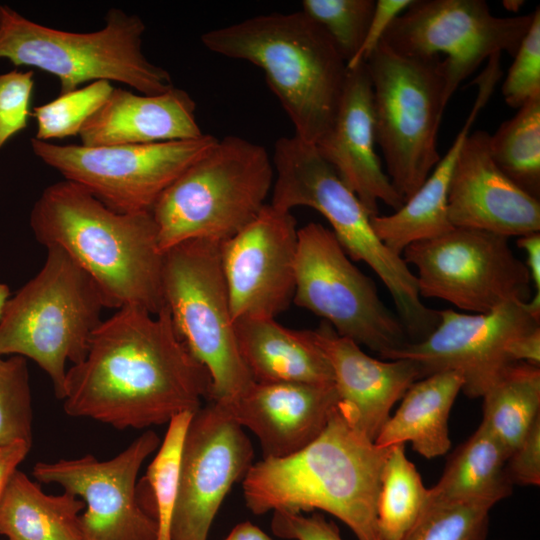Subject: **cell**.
Instances as JSON below:
<instances>
[{
    "label": "cell",
    "mask_w": 540,
    "mask_h": 540,
    "mask_svg": "<svg viewBox=\"0 0 540 540\" xmlns=\"http://www.w3.org/2000/svg\"><path fill=\"white\" fill-rule=\"evenodd\" d=\"M33 409L27 359L0 355V446L32 443Z\"/></svg>",
    "instance_id": "obj_35"
},
{
    "label": "cell",
    "mask_w": 540,
    "mask_h": 540,
    "mask_svg": "<svg viewBox=\"0 0 540 540\" xmlns=\"http://www.w3.org/2000/svg\"><path fill=\"white\" fill-rule=\"evenodd\" d=\"M375 145L372 83L366 62H361L348 68L333 126L315 146L371 217L379 214V202L394 211L405 203L384 171Z\"/></svg>",
    "instance_id": "obj_21"
},
{
    "label": "cell",
    "mask_w": 540,
    "mask_h": 540,
    "mask_svg": "<svg viewBox=\"0 0 540 540\" xmlns=\"http://www.w3.org/2000/svg\"><path fill=\"white\" fill-rule=\"evenodd\" d=\"M10 297V291L6 284L0 283V317L4 308V305Z\"/></svg>",
    "instance_id": "obj_46"
},
{
    "label": "cell",
    "mask_w": 540,
    "mask_h": 540,
    "mask_svg": "<svg viewBox=\"0 0 540 540\" xmlns=\"http://www.w3.org/2000/svg\"><path fill=\"white\" fill-rule=\"evenodd\" d=\"M404 447H390L382 471L377 501L381 540H404L429 505V489Z\"/></svg>",
    "instance_id": "obj_30"
},
{
    "label": "cell",
    "mask_w": 540,
    "mask_h": 540,
    "mask_svg": "<svg viewBox=\"0 0 540 540\" xmlns=\"http://www.w3.org/2000/svg\"><path fill=\"white\" fill-rule=\"evenodd\" d=\"M84 502L68 493L46 494L19 469L0 500V534L7 540H86Z\"/></svg>",
    "instance_id": "obj_27"
},
{
    "label": "cell",
    "mask_w": 540,
    "mask_h": 540,
    "mask_svg": "<svg viewBox=\"0 0 540 540\" xmlns=\"http://www.w3.org/2000/svg\"><path fill=\"white\" fill-rule=\"evenodd\" d=\"M196 103L175 86L161 94L144 95L113 89L83 125L81 145L87 147L151 144L202 136L195 116Z\"/></svg>",
    "instance_id": "obj_23"
},
{
    "label": "cell",
    "mask_w": 540,
    "mask_h": 540,
    "mask_svg": "<svg viewBox=\"0 0 540 540\" xmlns=\"http://www.w3.org/2000/svg\"><path fill=\"white\" fill-rule=\"evenodd\" d=\"M113 89L109 81L98 80L35 106L31 112L37 123L34 138L50 142L79 135L85 122L102 107Z\"/></svg>",
    "instance_id": "obj_33"
},
{
    "label": "cell",
    "mask_w": 540,
    "mask_h": 540,
    "mask_svg": "<svg viewBox=\"0 0 540 540\" xmlns=\"http://www.w3.org/2000/svg\"><path fill=\"white\" fill-rule=\"evenodd\" d=\"M225 540H274L256 525L243 522L236 525Z\"/></svg>",
    "instance_id": "obj_45"
},
{
    "label": "cell",
    "mask_w": 540,
    "mask_h": 540,
    "mask_svg": "<svg viewBox=\"0 0 540 540\" xmlns=\"http://www.w3.org/2000/svg\"><path fill=\"white\" fill-rule=\"evenodd\" d=\"M35 239L64 250L94 281L108 308H165L164 253L151 212H116L80 185L46 187L29 219Z\"/></svg>",
    "instance_id": "obj_2"
},
{
    "label": "cell",
    "mask_w": 540,
    "mask_h": 540,
    "mask_svg": "<svg viewBox=\"0 0 540 540\" xmlns=\"http://www.w3.org/2000/svg\"><path fill=\"white\" fill-rule=\"evenodd\" d=\"M165 307L180 337L211 377L210 401L232 397L254 381L237 346L221 261V242L189 240L164 252Z\"/></svg>",
    "instance_id": "obj_10"
},
{
    "label": "cell",
    "mask_w": 540,
    "mask_h": 540,
    "mask_svg": "<svg viewBox=\"0 0 540 540\" xmlns=\"http://www.w3.org/2000/svg\"><path fill=\"white\" fill-rule=\"evenodd\" d=\"M146 26L134 14L112 8L102 29L78 33L47 27L0 5V59L55 76L60 94L86 82L114 81L144 95L174 87L171 74L143 53Z\"/></svg>",
    "instance_id": "obj_7"
},
{
    "label": "cell",
    "mask_w": 540,
    "mask_h": 540,
    "mask_svg": "<svg viewBox=\"0 0 540 540\" xmlns=\"http://www.w3.org/2000/svg\"><path fill=\"white\" fill-rule=\"evenodd\" d=\"M274 175L263 146L233 135L218 139L154 204L161 251L189 240L223 242L236 235L267 204Z\"/></svg>",
    "instance_id": "obj_8"
},
{
    "label": "cell",
    "mask_w": 540,
    "mask_h": 540,
    "mask_svg": "<svg viewBox=\"0 0 540 540\" xmlns=\"http://www.w3.org/2000/svg\"><path fill=\"white\" fill-rule=\"evenodd\" d=\"M376 144L392 185L406 201L440 160L437 135L448 102L439 56L400 54L380 43L366 60Z\"/></svg>",
    "instance_id": "obj_9"
},
{
    "label": "cell",
    "mask_w": 540,
    "mask_h": 540,
    "mask_svg": "<svg viewBox=\"0 0 540 540\" xmlns=\"http://www.w3.org/2000/svg\"><path fill=\"white\" fill-rule=\"evenodd\" d=\"M298 229L291 211L266 204L233 237L221 242V261L234 322L275 318L293 301Z\"/></svg>",
    "instance_id": "obj_18"
},
{
    "label": "cell",
    "mask_w": 540,
    "mask_h": 540,
    "mask_svg": "<svg viewBox=\"0 0 540 540\" xmlns=\"http://www.w3.org/2000/svg\"><path fill=\"white\" fill-rule=\"evenodd\" d=\"M506 474L512 485L540 484V417L535 420L528 433L509 455Z\"/></svg>",
    "instance_id": "obj_40"
},
{
    "label": "cell",
    "mask_w": 540,
    "mask_h": 540,
    "mask_svg": "<svg viewBox=\"0 0 540 540\" xmlns=\"http://www.w3.org/2000/svg\"><path fill=\"white\" fill-rule=\"evenodd\" d=\"M218 138L87 147L30 140L36 157L120 213L151 212L161 194Z\"/></svg>",
    "instance_id": "obj_13"
},
{
    "label": "cell",
    "mask_w": 540,
    "mask_h": 540,
    "mask_svg": "<svg viewBox=\"0 0 540 540\" xmlns=\"http://www.w3.org/2000/svg\"><path fill=\"white\" fill-rule=\"evenodd\" d=\"M272 162L270 204L285 211L306 206L322 214L349 258L367 264L386 286L409 339L425 338L439 320L438 310L421 301L415 274L380 240L368 211L316 146L295 135L281 137Z\"/></svg>",
    "instance_id": "obj_5"
},
{
    "label": "cell",
    "mask_w": 540,
    "mask_h": 540,
    "mask_svg": "<svg viewBox=\"0 0 540 540\" xmlns=\"http://www.w3.org/2000/svg\"><path fill=\"white\" fill-rule=\"evenodd\" d=\"M389 450L356 429L337 404L307 446L253 463L242 482L246 506L256 515L324 511L344 522L357 540H381L377 501Z\"/></svg>",
    "instance_id": "obj_3"
},
{
    "label": "cell",
    "mask_w": 540,
    "mask_h": 540,
    "mask_svg": "<svg viewBox=\"0 0 540 540\" xmlns=\"http://www.w3.org/2000/svg\"><path fill=\"white\" fill-rule=\"evenodd\" d=\"M502 85L505 102L519 108L535 94L540 93V10L533 12L530 28Z\"/></svg>",
    "instance_id": "obj_37"
},
{
    "label": "cell",
    "mask_w": 540,
    "mask_h": 540,
    "mask_svg": "<svg viewBox=\"0 0 540 540\" xmlns=\"http://www.w3.org/2000/svg\"><path fill=\"white\" fill-rule=\"evenodd\" d=\"M160 443L159 436L148 430L111 459L87 454L40 461L32 475L84 502L80 519L86 540H157V520L143 505L136 481L143 463Z\"/></svg>",
    "instance_id": "obj_15"
},
{
    "label": "cell",
    "mask_w": 540,
    "mask_h": 540,
    "mask_svg": "<svg viewBox=\"0 0 540 540\" xmlns=\"http://www.w3.org/2000/svg\"><path fill=\"white\" fill-rule=\"evenodd\" d=\"M512 362L540 366V326L515 338L508 347Z\"/></svg>",
    "instance_id": "obj_42"
},
{
    "label": "cell",
    "mask_w": 540,
    "mask_h": 540,
    "mask_svg": "<svg viewBox=\"0 0 540 540\" xmlns=\"http://www.w3.org/2000/svg\"><path fill=\"white\" fill-rule=\"evenodd\" d=\"M540 326L524 304L510 303L487 313L439 310L434 329L422 340L407 342L382 359L415 362L422 378L457 371L462 391L471 398L484 392L511 363L508 347L518 336Z\"/></svg>",
    "instance_id": "obj_16"
},
{
    "label": "cell",
    "mask_w": 540,
    "mask_h": 540,
    "mask_svg": "<svg viewBox=\"0 0 540 540\" xmlns=\"http://www.w3.org/2000/svg\"><path fill=\"white\" fill-rule=\"evenodd\" d=\"M508 452L482 424L450 456L444 472L429 488V504L475 502L493 507L512 493L506 474Z\"/></svg>",
    "instance_id": "obj_28"
},
{
    "label": "cell",
    "mask_w": 540,
    "mask_h": 540,
    "mask_svg": "<svg viewBox=\"0 0 540 540\" xmlns=\"http://www.w3.org/2000/svg\"><path fill=\"white\" fill-rule=\"evenodd\" d=\"M293 302L380 357L410 341L373 280L353 263L331 229L320 223L298 229Z\"/></svg>",
    "instance_id": "obj_11"
},
{
    "label": "cell",
    "mask_w": 540,
    "mask_h": 540,
    "mask_svg": "<svg viewBox=\"0 0 540 540\" xmlns=\"http://www.w3.org/2000/svg\"><path fill=\"white\" fill-rule=\"evenodd\" d=\"M213 53L258 66L290 118L295 136L316 145L330 131L347 62L328 33L304 12L271 13L201 36Z\"/></svg>",
    "instance_id": "obj_4"
},
{
    "label": "cell",
    "mask_w": 540,
    "mask_h": 540,
    "mask_svg": "<svg viewBox=\"0 0 540 540\" xmlns=\"http://www.w3.org/2000/svg\"><path fill=\"white\" fill-rule=\"evenodd\" d=\"M40 271L6 301L0 355L34 361L62 400L66 364L81 362L108 308L91 277L61 248L47 247Z\"/></svg>",
    "instance_id": "obj_6"
},
{
    "label": "cell",
    "mask_w": 540,
    "mask_h": 540,
    "mask_svg": "<svg viewBox=\"0 0 540 540\" xmlns=\"http://www.w3.org/2000/svg\"><path fill=\"white\" fill-rule=\"evenodd\" d=\"M463 384L457 371H441L417 380L374 443L389 448L411 442L413 450L427 459L444 455L451 446L450 411Z\"/></svg>",
    "instance_id": "obj_25"
},
{
    "label": "cell",
    "mask_w": 540,
    "mask_h": 540,
    "mask_svg": "<svg viewBox=\"0 0 540 540\" xmlns=\"http://www.w3.org/2000/svg\"><path fill=\"white\" fill-rule=\"evenodd\" d=\"M30 448L31 445L23 441L0 446V500L12 475L18 470Z\"/></svg>",
    "instance_id": "obj_43"
},
{
    "label": "cell",
    "mask_w": 540,
    "mask_h": 540,
    "mask_svg": "<svg viewBox=\"0 0 540 540\" xmlns=\"http://www.w3.org/2000/svg\"><path fill=\"white\" fill-rule=\"evenodd\" d=\"M413 0H377L368 25L364 40L356 55L348 62L347 68H352L361 62H366L371 53L381 43L383 36L392 22L403 13Z\"/></svg>",
    "instance_id": "obj_41"
},
{
    "label": "cell",
    "mask_w": 540,
    "mask_h": 540,
    "mask_svg": "<svg viewBox=\"0 0 540 540\" xmlns=\"http://www.w3.org/2000/svg\"><path fill=\"white\" fill-rule=\"evenodd\" d=\"M192 412H183L169 422L163 441L149 464L145 482L151 492L149 508L158 523V539L170 540V526L178 492L182 450Z\"/></svg>",
    "instance_id": "obj_32"
},
{
    "label": "cell",
    "mask_w": 540,
    "mask_h": 540,
    "mask_svg": "<svg viewBox=\"0 0 540 540\" xmlns=\"http://www.w3.org/2000/svg\"><path fill=\"white\" fill-rule=\"evenodd\" d=\"M517 246L525 252L524 262L536 292L540 293V233L533 232L517 238Z\"/></svg>",
    "instance_id": "obj_44"
},
{
    "label": "cell",
    "mask_w": 540,
    "mask_h": 540,
    "mask_svg": "<svg viewBox=\"0 0 540 540\" xmlns=\"http://www.w3.org/2000/svg\"><path fill=\"white\" fill-rule=\"evenodd\" d=\"M225 417L257 437L262 459L289 456L312 442L338 404L334 384L257 383L211 401Z\"/></svg>",
    "instance_id": "obj_19"
},
{
    "label": "cell",
    "mask_w": 540,
    "mask_h": 540,
    "mask_svg": "<svg viewBox=\"0 0 540 540\" xmlns=\"http://www.w3.org/2000/svg\"><path fill=\"white\" fill-rule=\"evenodd\" d=\"M402 257L417 270L420 297L441 299L464 311L487 313L532 297L529 272L504 235L453 227L409 245Z\"/></svg>",
    "instance_id": "obj_12"
},
{
    "label": "cell",
    "mask_w": 540,
    "mask_h": 540,
    "mask_svg": "<svg viewBox=\"0 0 540 540\" xmlns=\"http://www.w3.org/2000/svg\"><path fill=\"white\" fill-rule=\"evenodd\" d=\"M309 333L332 368L339 410L374 442L394 404L422 378L419 366L407 359L373 358L326 322Z\"/></svg>",
    "instance_id": "obj_22"
},
{
    "label": "cell",
    "mask_w": 540,
    "mask_h": 540,
    "mask_svg": "<svg viewBox=\"0 0 540 540\" xmlns=\"http://www.w3.org/2000/svg\"><path fill=\"white\" fill-rule=\"evenodd\" d=\"M490 134L470 132L460 150L448 191L453 227L485 230L508 238L540 231V201L512 182L494 162Z\"/></svg>",
    "instance_id": "obj_20"
},
{
    "label": "cell",
    "mask_w": 540,
    "mask_h": 540,
    "mask_svg": "<svg viewBox=\"0 0 540 540\" xmlns=\"http://www.w3.org/2000/svg\"><path fill=\"white\" fill-rule=\"evenodd\" d=\"M492 158L518 187L540 199V93L490 134Z\"/></svg>",
    "instance_id": "obj_31"
},
{
    "label": "cell",
    "mask_w": 540,
    "mask_h": 540,
    "mask_svg": "<svg viewBox=\"0 0 540 540\" xmlns=\"http://www.w3.org/2000/svg\"><path fill=\"white\" fill-rule=\"evenodd\" d=\"M491 508L475 502L430 503L404 540H487Z\"/></svg>",
    "instance_id": "obj_34"
},
{
    "label": "cell",
    "mask_w": 540,
    "mask_h": 540,
    "mask_svg": "<svg viewBox=\"0 0 540 540\" xmlns=\"http://www.w3.org/2000/svg\"><path fill=\"white\" fill-rule=\"evenodd\" d=\"M33 70L0 74V148L27 127L34 86Z\"/></svg>",
    "instance_id": "obj_38"
},
{
    "label": "cell",
    "mask_w": 540,
    "mask_h": 540,
    "mask_svg": "<svg viewBox=\"0 0 540 540\" xmlns=\"http://www.w3.org/2000/svg\"><path fill=\"white\" fill-rule=\"evenodd\" d=\"M375 4L374 0H303L301 11L328 33L348 64L364 40Z\"/></svg>",
    "instance_id": "obj_36"
},
{
    "label": "cell",
    "mask_w": 540,
    "mask_h": 540,
    "mask_svg": "<svg viewBox=\"0 0 540 540\" xmlns=\"http://www.w3.org/2000/svg\"><path fill=\"white\" fill-rule=\"evenodd\" d=\"M486 427L510 455L540 417V368L509 364L482 395Z\"/></svg>",
    "instance_id": "obj_29"
},
{
    "label": "cell",
    "mask_w": 540,
    "mask_h": 540,
    "mask_svg": "<svg viewBox=\"0 0 540 540\" xmlns=\"http://www.w3.org/2000/svg\"><path fill=\"white\" fill-rule=\"evenodd\" d=\"M271 530L277 537L290 540H342L339 529L321 513L273 511Z\"/></svg>",
    "instance_id": "obj_39"
},
{
    "label": "cell",
    "mask_w": 540,
    "mask_h": 540,
    "mask_svg": "<svg viewBox=\"0 0 540 540\" xmlns=\"http://www.w3.org/2000/svg\"><path fill=\"white\" fill-rule=\"evenodd\" d=\"M532 17L533 13L495 16L484 0H413L381 42L404 55H446L445 99L449 102L484 60L503 52L516 54Z\"/></svg>",
    "instance_id": "obj_14"
},
{
    "label": "cell",
    "mask_w": 540,
    "mask_h": 540,
    "mask_svg": "<svg viewBox=\"0 0 540 540\" xmlns=\"http://www.w3.org/2000/svg\"><path fill=\"white\" fill-rule=\"evenodd\" d=\"M211 398V377L165 307L128 306L102 321L85 358L66 373L63 409L118 430L168 424Z\"/></svg>",
    "instance_id": "obj_1"
},
{
    "label": "cell",
    "mask_w": 540,
    "mask_h": 540,
    "mask_svg": "<svg viewBox=\"0 0 540 540\" xmlns=\"http://www.w3.org/2000/svg\"><path fill=\"white\" fill-rule=\"evenodd\" d=\"M234 328L254 382L334 384L332 368L309 330L288 329L275 318H240Z\"/></svg>",
    "instance_id": "obj_24"
},
{
    "label": "cell",
    "mask_w": 540,
    "mask_h": 540,
    "mask_svg": "<svg viewBox=\"0 0 540 540\" xmlns=\"http://www.w3.org/2000/svg\"><path fill=\"white\" fill-rule=\"evenodd\" d=\"M477 118L470 112L446 154L440 158L427 179L405 203L390 215L371 217L380 240L401 255L409 245L436 237L453 228L448 218V191L462 148Z\"/></svg>",
    "instance_id": "obj_26"
},
{
    "label": "cell",
    "mask_w": 540,
    "mask_h": 540,
    "mask_svg": "<svg viewBox=\"0 0 540 540\" xmlns=\"http://www.w3.org/2000/svg\"><path fill=\"white\" fill-rule=\"evenodd\" d=\"M240 425L210 401L195 411L182 450L170 540H207L232 486L253 465L254 449Z\"/></svg>",
    "instance_id": "obj_17"
},
{
    "label": "cell",
    "mask_w": 540,
    "mask_h": 540,
    "mask_svg": "<svg viewBox=\"0 0 540 540\" xmlns=\"http://www.w3.org/2000/svg\"><path fill=\"white\" fill-rule=\"evenodd\" d=\"M524 4L521 0H505L503 6L510 11H518Z\"/></svg>",
    "instance_id": "obj_47"
}]
</instances>
